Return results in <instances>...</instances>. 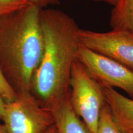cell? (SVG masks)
<instances>
[{"mask_svg":"<svg viewBox=\"0 0 133 133\" xmlns=\"http://www.w3.org/2000/svg\"><path fill=\"white\" fill-rule=\"evenodd\" d=\"M40 23L44 50L31 78L30 92L41 105L50 110L69 95L71 69L81 43L79 27L64 11L41 9Z\"/></svg>","mask_w":133,"mask_h":133,"instance_id":"6da1fadb","label":"cell"},{"mask_svg":"<svg viewBox=\"0 0 133 133\" xmlns=\"http://www.w3.org/2000/svg\"><path fill=\"white\" fill-rule=\"evenodd\" d=\"M41 8L32 4L0 17V71L16 94L30 91L42 57Z\"/></svg>","mask_w":133,"mask_h":133,"instance_id":"7a4b0ae2","label":"cell"},{"mask_svg":"<svg viewBox=\"0 0 133 133\" xmlns=\"http://www.w3.org/2000/svg\"><path fill=\"white\" fill-rule=\"evenodd\" d=\"M69 86V101L73 110L91 133H97L100 114L106 104L103 86L89 75L78 60L72 66Z\"/></svg>","mask_w":133,"mask_h":133,"instance_id":"3957f363","label":"cell"},{"mask_svg":"<svg viewBox=\"0 0 133 133\" xmlns=\"http://www.w3.org/2000/svg\"><path fill=\"white\" fill-rule=\"evenodd\" d=\"M1 121L8 133H43L54 124L51 110L41 105L30 91L5 102Z\"/></svg>","mask_w":133,"mask_h":133,"instance_id":"277c9868","label":"cell"},{"mask_svg":"<svg viewBox=\"0 0 133 133\" xmlns=\"http://www.w3.org/2000/svg\"><path fill=\"white\" fill-rule=\"evenodd\" d=\"M77 60L91 77L103 87L119 88L133 99V70L110 58L98 54L82 44Z\"/></svg>","mask_w":133,"mask_h":133,"instance_id":"5b68a950","label":"cell"},{"mask_svg":"<svg viewBox=\"0 0 133 133\" xmlns=\"http://www.w3.org/2000/svg\"><path fill=\"white\" fill-rule=\"evenodd\" d=\"M79 42L98 54L110 58L133 70V34L122 30L106 32L78 29Z\"/></svg>","mask_w":133,"mask_h":133,"instance_id":"8992f818","label":"cell"},{"mask_svg":"<svg viewBox=\"0 0 133 133\" xmlns=\"http://www.w3.org/2000/svg\"><path fill=\"white\" fill-rule=\"evenodd\" d=\"M104 88L106 104L123 133H133V99L112 88Z\"/></svg>","mask_w":133,"mask_h":133,"instance_id":"52a82bcc","label":"cell"},{"mask_svg":"<svg viewBox=\"0 0 133 133\" xmlns=\"http://www.w3.org/2000/svg\"><path fill=\"white\" fill-rule=\"evenodd\" d=\"M50 110L54 117L56 133H91L85 123L73 110L69 94Z\"/></svg>","mask_w":133,"mask_h":133,"instance_id":"ba28073f","label":"cell"},{"mask_svg":"<svg viewBox=\"0 0 133 133\" xmlns=\"http://www.w3.org/2000/svg\"><path fill=\"white\" fill-rule=\"evenodd\" d=\"M113 6L109 22L111 29L133 34V0H116Z\"/></svg>","mask_w":133,"mask_h":133,"instance_id":"9c48e42d","label":"cell"},{"mask_svg":"<svg viewBox=\"0 0 133 133\" xmlns=\"http://www.w3.org/2000/svg\"><path fill=\"white\" fill-rule=\"evenodd\" d=\"M97 133H123L115 121L107 104L102 107L100 114Z\"/></svg>","mask_w":133,"mask_h":133,"instance_id":"30bf717a","label":"cell"},{"mask_svg":"<svg viewBox=\"0 0 133 133\" xmlns=\"http://www.w3.org/2000/svg\"><path fill=\"white\" fill-rule=\"evenodd\" d=\"M32 4L31 0H0V17L21 11Z\"/></svg>","mask_w":133,"mask_h":133,"instance_id":"8fae6325","label":"cell"},{"mask_svg":"<svg viewBox=\"0 0 133 133\" xmlns=\"http://www.w3.org/2000/svg\"><path fill=\"white\" fill-rule=\"evenodd\" d=\"M0 94L4 99L6 103L14 101L17 97L16 92L13 91V89L6 81L1 71H0Z\"/></svg>","mask_w":133,"mask_h":133,"instance_id":"7c38bea8","label":"cell"},{"mask_svg":"<svg viewBox=\"0 0 133 133\" xmlns=\"http://www.w3.org/2000/svg\"><path fill=\"white\" fill-rule=\"evenodd\" d=\"M31 1L33 4L36 5L41 9H44L51 5H56L60 3L59 0H31Z\"/></svg>","mask_w":133,"mask_h":133,"instance_id":"4fadbf2b","label":"cell"},{"mask_svg":"<svg viewBox=\"0 0 133 133\" xmlns=\"http://www.w3.org/2000/svg\"><path fill=\"white\" fill-rule=\"evenodd\" d=\"M5 101L3 99L2 96L0 94V121H2L3 119V112H4Z\"/></svg>","mask_w":133,"mask_h":133,"instance_id":"5bb4252c","label":"cell"},{"mask_svg":"<svg viewBox=\"0 0 133 133\" xmlns=\"http://www.w3.org/2000/svg\"><path fill=\"white\" fill-rule=\"evenodd\" d=\"M43 133H56V126H55L54 124L48 128V129H46Z\"/></svg>","mask_w":133,"mask_h":133,"instance_id":"9a60e30c","label":"cell"},{"mask_svg":"<svg viewBox=\"0 0 133 133\" xmlns=\"http://www.w3.org/2000/svg\"><path fill=\"white\" fill-rule=\"evenodd\" d=\"M94 1H103V2H105L108 3V4H110L112 6L115 4L116 0H94Z\"/></svg>","mask_w":133,"mask_h":133,"instance_id":"2e32d148","label":"cell"},{"mask_svg":"<svg viewBox=\"0 0 133 133\" xmlns=\"http://www.w3.org/2000/svg\"><path fill=\"white\" fill-rule=\"evenodd\" d=\"M0 133H8L4 128L3 124L1 123V122H0Z\"/></svg>","mask_w":133,"mask_h":133,"instance_id":"e0dca14e","label":"cell"}]
</instances>
